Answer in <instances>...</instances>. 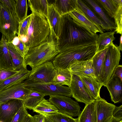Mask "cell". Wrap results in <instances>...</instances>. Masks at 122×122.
Masks as SVG:
<instances>
[{
	"label": "cell",
	"mask_w": 122,
	"mask_h": 122,
	"mask_svg": "<svg viewBox=\"0 0 122 122\" xmlns=\"http://www.w3.org/2000/svg\"><path fill=\"white\" fill-rule=\"evenodd\" d=\"M98 35L76 22L68 14H66L62 16L57 47L60 52L73 46L96 42Z\"/></svg>",
	"instance_id": "6da1fadb"
},
{
	"label": "cell",
	"mask_w": 122,
	"mask_h": 122,
	"mask_svg": "<svg viewBox=\"0 0 122 122\" xmlns=\"http://www.w3.org/2000/svg\"><path fill=\"white\" fill-rule=\"evenodd\" d=\"M97 52L96 42L74 46L59 53L52 62L57 70H62L76 61L92 60Z\"/></svg>",
	"instance_id": "7a4b0ae2"
},
{
	"label": "cell",
	"mask_w": 122,
	"mask_h": 122,
	"mask_svg": "<svg viewBox=\"0 0 122 122\" xmlns=\"http://www.w3.org/2000/svg\"><path fill=\"white\" fill-rule=\"evenodd\" d=\"M56 40L50 34L47 39L39 45L30 48L24 58L26 67L33 69L47 62L51 61L60 52L56 45Z\"/></svg>",
	"instance_id": "3957f363"
},
{
	"label": "cell",
	"mask_w": 122,
	"mask_h": 122,
	"mask_svg": "<svg viewBox=\"0 0 122 122\" xmlns=\"http://www.w3.org/2000/svg\"><path fill=\"white\" fill-rule=\"evenodd\" d=\"M31 13V20L26 35L27 41L24 44L29 49L45 41L50 33L47 19L37 12L32 11Z\"/></svg>",
	"instance_id": "277c9868"
},
{
	"label": "cell",
	"mask_w": 122,
	"mask_h": 122,
	"mask_svg": "<svg viewBox=\"0 0 122 122\" xmlns=\"http://www.w3.org/2000/svg\"><path fill=\"white\" fill-rule=\"evenodd\" d=\"M19 23L16 14L0 1V32L5 37L7 42L12 41L16 36Z\"/></svg>",
	"instance_id": "5b68a950"
},
{
	"label": "cell",
	"mask_w": 122,
	"mask_h": 122,
	"mask_svg": "<svg viewBox=\"0 0 122 122\" xmlns=\"http://www.w3.org/2000/svg\"><path fill=\"white\" fill-rule=\"evenodd\" d=\"M48 100L55 107L58 112L72 117L78 116L81 113L78 103L69 97L61 95H51Z\"/></svg>",
	"instance_id": "8992f818"
},
{
	"label": "cell",
	"mask_w": 122,
	"mask_h": 122,
	"mask_svg": "<svg viewBox=\"0 0 122 122\" xmlns=\"http://www.w3.org/2000/svg\"><path fill=\"white\" fill-rule=\"evenodd\" d=\"M57 71L51 61L47 62L32 69L26 80L33 83L52 82Z\"/></svg>",
	"instance_id": "52a82bcc"
},
{
	"label": "cell",
	"mask_w": 122,
	"mask_h": 122,
	"mask_svg": "<svg viewBox=\"0 0 122 122\" xmlns=\"http://www.w3.org/2000/svg\"><path fill=\"white\" fill-rule=\"evenodd\" d=\"M108 47L103 66V85L104 86L111 78L115 68L119 65L121 57L120 51L113 42Z\"/></svg>",
	"instance_id": "ba28073f"
},
{
	"label": "cell",
	"mask_w": 122,
	"mask_h": 122,
	"mask_svg": "<svg viewBox=\"0 0 122 122\" xmlns=\"http://www.w3.org/2000/svg\"><path fill=\"white\" fill-rule=\"evenodd\" d=\"M25 86L29 88L41 92L45 96L61 95L69 97L71 96L70 90L68 87L53 82L46 83H33L24 81Z\"/></svg>",
	"instance_id": "9c48e42d"
},
{
	"label": "cell",
	"mask_w": 122,
	"mask_h": 122,
	"mask_svg": "<svg viewBox=\"0 0 122 122\" xmlns=\"http://www.w3.org/2000/svg\"><path fill=\"white\" fill-rule=\"evenodd\" d=\"M70 88L71 96L77 101L85 105L94 101L82 81L80 77L72 74Z\"/></svg>",
	"instance_id": "30bf717a"
},
{
	"label": "cell",
	"mask_w": 122,
	"mask_h": 122,
	"mask_svg": "<svg viewBox=\"0 0 122 122\" xmlns=\"http://www.w3.org/2000/svg\"><path fill=\"white\" fill-rule=\"evenodd\" d=\"M24 81L0 92V103L12 99L24 101L26 99L30 89L25 86Z\"/></svg>",
	"instance_id": "8fae6325"
},
{
	"label": "cell",
	"mask_w": 122,
	"mask_h": 122,
	"mask_svg": "<svg viewBox=\"0 0 122 122\" xmlns=\"http://www.w3.org/2000/svg\"><path fill=\"white\" fill-rule=\"evenodd\" d=\"M23 105V100L17 99H11L0 103V122H11Z\"/></svg>",
	"instance_id": "7c38bea8"
},
{
	"label": "cell",
	"mask_w": 122,
	"mask_h": 122,
	"mask_svg": "<svg viewBox=\"0 0 122 122\" xmlns=\"http://www.w3.org/2000/svg\"><path fill=\"white\" fill-rule=\"evenodd\" d=\"M92 64V59L76 61L70 65L68 68L72 74L80 77L91 78L97 79L95 75Z\"/></svg>",
	"instance_id": "4fadbf2b"
},
{
	"label": "cell",
	"mask_w": 122,
	"mask_h": 122,
	"mask_svg": "<svg viewBox=\"0 0 122 122\" xmlns=\"http://www.w3.org/2000/svg\"><path fill=\"white\" fill-rule=\"evenodd\" d=\"M48 17L47 20L50 30V34L57 40L61 32L62 16L56 9L53 3L48 5Z\"/></svg>",
	"instance_id": "5bb4252c"
},
{
	"label": "cell",
	"mask_w": 122,
	"mask_h": 122,
	"mask_svg": "<svg viewBox=\"0 0 122 122\" xmlns=\"http://www.w3.org/2000/svg\"><path fill=\"white\" fill-rule=\"evenodd\" d=\"M115 106L107 102L100 97L95 101L97 122H107L112 116Z\"/></svg>",
	"instance_id": "9a60e30c"
},
{
	"label": "cell",
	"mask_w": 122,
	"mask_h": 122,
	"mask_svg": "<svg viewBox=\"0 0 122 122\" xmlns=\"http://www.w3.org/2000/svg\"><path fill=\"white\" fill-rule=\"evenodd\" d=\"M77 8L81 10L90 21L95 24L101 32L103 30H110L107 25L99 18L95 13L91 9L83 0H77Z\"/></svg>",
	"instance_id": "2e32d148"
},
{
	"label": "cell",
	"mask_w": 122,
	"mask_h": 122,
	"mask_svg": "<svg viewBox=\"0 0 122 122\" xmlns=\"http://www.w3.org/2000/svg\"><path fill=\"white\" fill-rule=\"evenodd\" d=\"M105 86L109 92L112 101L115 103L122 102V80L117 76H112Z\"/></svg>",
	"instance_id": "e0dca14e"
},
{
	"label": "cell",
	"mask_w": 122,
	"mask_h": 122,
	"mask_svg": "<svg viewBox=\"0 0 122 122\" xmlns=\"http://www.w3.org/2000/svg\"><path fill=\"white\" fill-rule=\"evenodd\" d=\"M108 47L97 52L92 59L95 75L97 80L102 85L104 61Z\"/></svg>",
	"instance_id": "ac0fdd59"
},
{
	"label": "cell",
	"mask_w": 122,
	"mask_h": 122,
	"mask_svg": "<svg viewBox=\"0 0 122 122\" xmlns=\"http://www.w3.org/2000/svg\"><path fill=\"white\" fill-rule=\"evenodd\" d=\"M6 38L2 35L0 41V69L14 70Z\"/></svg>",
	"instance_id": "d6986e66"
},
{
	"label": "cell",
	"mask_w": 122,
	"mask_h": 122,
	"mask_svg": "<svg viewBox=\"0 0 122 122\" xmlns=\"http://www.w3.org/2000/svg\"><path fill=\"white\" fill-rule=\"evenodd\" d=\"M68 14L75 22L92 32L95 34L102 33L98 27L77 8Z\"/></svg>",
	"instance_id": "ffe728a7"
},
{
	"label": "cell",
	"mask_w": 122,
	"mask_h": 122,
	"mask_svg": "<svg viewBox=\"0 0 122 122\" xmlns=\"http://www.w3.org/2000/svg\"><path fill=\"white\" fill-rule=\"evenodd\" d=\"M83 0L95 13L101 20L107 25L110 30H115L116 29V26L114 22L95 0Z\"/></svg>",
	"instance_id": "44dd1931"
},
{
	"label": "cell",
	"mask_w": 122,
	"mask_h": 122,
	"mask_svg": "<svg viewBox=\"0 0 122 122\" xmlns=\"http://www.w3.org/2000/svg\"><path fill=\"white\" fill-rule=\"evenodd\" d=\"M31 71L27 69L19 71L16 74L4 81H0V92L27 79Z\"/></svg>",
	"instance_id": "7402d4cb"
},
{
	"label": "cell",
	"mask_w": 122,
	"mask_h": 122,
	"mask_svg": "<svg viewBox=\"0 0 122 122\" xmlns=\"http://www.w3.org/2000/svg\"><path fill=\"white\" fill-rule=\"evenodd\" d=\"M80 77L88 92L94 99L96 100L100 97V91L102 87L103 86L102 83L95 79Z\"/></svg>",
	"instance_id": "603a6c76"
},
{
	"label": "cell",
	"mask_w": 122,
	"mask_h": 122,
	"mask_svg": "<svg viewBox=\"0 0 122 122\" xmlns=\"http://www.w3.org/2000/svg\"><path fill=\"white\" fill-rule=\"evenodd\" d=\"M95 101L85 105L77 118L78 122H97Z\"/></svg>",
	"instance_id": "cb8c5ba5"
},
{
	"label": "cell",
	"mask_w": 122,
	"mask_h": 122,
	"mask_svg": "<svg viewBox=\"0 0 122 122\" xmlns=\"http://www.w3.org/2000/svg\"><path fill=\"white\" fill-rule=\"evenodd\" d=\"M53 3L61 16L74 11L77 7V0H56Z\"/></svg>",
	"instance_id": "d4e9b609"
},
{
	"label": "cell",
	"mask_w": 122,
	"mask_h": 122,
	"mask_svg": "<svg viewBox=\"0 0 122 122\" xmlns=\"http://www.w3.org/2000/svg\"><path fill=\"white\" fill-rule=\"evenodd\" d=\"M7 44L14 70L19 71L26 69L24 64V58L18 52L11 41L7 42Z\"/></svg>",
	"instance_id": "484cf974"
},
{
	"label": "cell",
	"mask_w": 122,
	"mask_h": 122,
	"mask_svg": "<svg viewBox=\"0 0 122 122\" xmlns=\"http://www.w3.org/2000/svg\"><path fill=\"white\" fill-rule=\"evenodd\" d=\"M45 95L38 91L30 89L26 99L23 101L26 109L33 110L44 98Z\"/></svg>",
	"instance_id": "4316f807"
},
{
	"label": "cell",
	"mask_w": 122,
	"mask_h": 122,
	"mask_svg": "<svg viewBox=\"0 0 122 122\" xmlns=\"http://www.w3.org/2000/svg\"><path fill=\"white\" fill-rule=\"evenodd\" d=\"M115 31H107L100 34L98 35L96 42L97 52L103 50L113 43L115 39Z\"/></svg>",
	"instance_id": "83f0119b"
},
{
	"label": "cell",
	"mask_w": 122,
	"mask_h": 122,
	"mask_svg": "<svg viewBox=\"0 0 122 122\" xmlns=\"http://www.w3.org/2000/svg\"><path fill=\"white\" fill-rule=\"evenodd\" d=\"M33 110V112L41 114L45 117L58 112L55 107L48 100L44 98Z\"/></svg>",
	"instance_id": "f1b7e54d"
},
{
	"label": "cell",
	"mask_w": 122,
	"mask_h": 122,
	"mask_svg": "<svg viewBox=\"0 0 122 122\" xmlns=\"http://www.w3.org/2000/svg\"><path fill=\"white\" fill-rule=\"evenodd\" d=\"M49 4L47 0H28V5L31 11L38 12L46 19L48 17L47 7Z\"/></svg>",
	"instance_id": "f546056e"
},
{
	"label": "cell",
	"mask_w": 122,
	"mask_h": 122,
	"mask_svg": "<svg viewBox=\"0 0 122 122\" xmlns=\"http://www.w3.org/2000/svg\"><path fill=\"white\" fill-rule=\"evenodd\" d=\"M72 74L69 68L57 70L53 78L52 82L55 84L70 86Z\"/></svg>",
	"instance_id": "4dcf8cb0"
},
{
	"label": "cell",
	"mask_w": 122,
	"mask_h": 122,
	"mask_svg": "<svg viewBox=\"0 0 122 122\" xmlns=\"http://www.w3.org/2000/svg\"><path fill=\"white\" fill-rule=\"evenodd\" d=\"M111 18H114L118 6L113 0H95Z\"/></svg>",
	"instance_id": "1f68e13d"
},
{
	"label": "cell",
	"mask_w": 122,
	"mask_h": 122,
	"mask_svg": "<svg viewBox=\"0 0 122 122\" xmlns=\"http://www.w3.org/2000/svg\"><path fill=\"white\" fill-rule=\"evenodd\" d=\"M15 14L19 23L27 16L28 6L26 0H15Z\"/></svg>",
	"instance_id": "d6a6232c"
},
{
	"label": "cell",
	"mask_w": 122,
	"mask_h": 122,
	"mask_svg": "<svg viewBox=\"0 0 122 122\" xmlns=\"http://www.w3.org/2000/svg\"><path fill=\"white\" fill-rule=\"evenodd\" d=\"M32 14L27 16L22 21L19 23L18 30L17 36L27 35L28 29L30 23Z\"/></svg>",
	"instance_id": "836d02e7"
},
{
	"label": "cell",
	"mask_w": 122,
	"mask_h": 122,
	"mask_svg": "<svg viewBox=\"0 0 122 122\" xmlns=\"http://www.w3.org/2000/svg\"><path fill=\"white\" fill-rule=\"evenodd\" d=\"M46 117L53 122H78L77 118L75 119L59 112Z\"/></svg>",
	"instance_id": "e575fe53"
},
{
	"label": "cell",
	"mask_w": 122,
	"mask_h": 122,
	"mask_svg": "<svg viewBox=\"0 0 122 122\" xmlns=\"http://www.w3.org/2000/svg\"><path fill=\"white\" fill-rule=\"evenodd\" d=\"M122 5L118 6L114 18L115 23L116 26L114 30L117 34H122Z\"/></svg>",
	"instance_id": "d590c367"
},
{
	"label": "cell",
	"mask_w": 122,
	"mask_h": 122,
	"mask_svg": "<svg viewBox=\"0 0 122 122\" xmlns=\"http://www.w3.org/2000/svg\"><path fill=\"white\" fill-rule=\"evenodd\" d=\"M18 52L24 58L29 49L27 48L19 37L16 36L11 41Z\"/></svg>",
	"instance_id": "8d00e7d4"
},
{
	"label": "cell",
	"mask_w": 122,
	"mask_h": 122,
	"mask_svg": "<svg viewBox=\"0 0 122 122\" xmlns=\"http://www.w3.org/2000/svg\"><path fill=\"white\" fill-rule=\"evenodd\" d=\"M28 114L26 109L24 105L17 112L11 122H23Z\"/></svg>",
	"instance_id": "74e56055"
},
{
	"label": "cell",
	"mask_w": 122,
	"mask_h": 122,
	"mask_svg": "<svg viewBox=\"0 0 122 122\" xmlns=\"http://www.w3.org/2000/svg\"><path fill=\"white\" fill-rule=\"evenodd\" d=\"M19 71L15 70L0 69V81L8 78L16 74Z\"/></svg>",
	"instance_id": "f35d334b"
},
{
	"label": "cell",
	"mask_w": 122,
	"mask_h": 122,
	"mask_svg": "<svg viewBox=\"0 0 122 122\" xmlns=\"http://www.w3.org/2000/svg\"><path fill=\"white\" fill-rule=\"evenodd\" d=\"M12 12L15 14L16 2L15 0H0Z\"/></svg>",
	"instance_id": "ab89813d"
},
{
	"label": "cell",
	"mask_w": 122,
	"mask_h": 122,
	"mask_svg": "<svg viewBox=\"0 0 122 122\" xmlns=\"http://www.w3.org/2000/svg\"><path fill=\"white\" fill-rule=\"evenodd\" d=\"M112 116L117 119L122 121V105L119 107L115 106L112 113Z\"/></svg>",
	"instance_id": "60d3db41"
},
{
	"label": "cell",
	"mask_w": 122,
	"mask_h": 122,
	"mask_svg": "<svg viewBox=\"0 0 122 122\" xmlns=\"http://www.w3.org/2000/svg\"><path fill=\"white\" fill-rule=\"evenodd\" d=\"M112 76H114L119 78L122 80V66L118 65L115 68Z\"/></svg>",
	"instance_id": "b9f144b4"
},
{
	"label": "cell",
	"mask_w": 122,
	"mask_h": 122,
	"mask_svg": "<svg viewBox=\"0 0 122 122\" xmlns=\"http://www.w3.org/2000/svg\"><path fill=\"white\" fill-rule=\"evenodd\" d=\"M45 117L44 116L41 114L35 115L32 116V122H44Z\"/></svg>",
	"instance_id": "7bdbcfd3"
},
{
	"label": "cell",
	"mask_w": 122,
	"mask_h": 122,
	"mask_svg": "<svg viewBox=\"0 0 122 122\" xmlns=\"http://www.w3.org/2000/svg\"><path fill=\"white\" fill-rule=\"evenodd\" d=\"M32 116L28 114L26 117L23 122H32Z\"/></svg>",
	"instance_id": "ee69618b"
},
{
	"label": "cell",
	"mask_w": 122,
	"mask_h": 122,
	"mask_svg": "<svg viewBox=\"0 0 122 122\" xmlns=\"http://www.w3.org/2000/svg\"><path fill=\"white\" fill-rule=\"evenodd\" d=\"M119 50L120 51H122V35H121L120 37L119 45L117 46Z\"/></svg>",
	"instance_id": "f6af8a7d"
},
{
	"label": "cell",
	"mask_w": 122,
	"mask_h": 122,
	"mask_svg": "<svg viewBox=\"0 0 122 122\" xmlns=\"http://www.w3.org/2000/svg\"><path fill=\"white\" fill-rule=\"evenodd\" d=\"M120 122V121L117 119L112 116L109 119L107 122Z\"/></svg>",
	"instance_id": "bcb514c9"
},
{
	"label": "cell",
	"mask_w": 122,
	"mask_h": 122,
	"mask_svg": "<svg viewBox=\"0 0 122 122\" xmlns=\"http://www.w3.org/2000/svg\"><path fill=\"white\" fill-rule=\"evenodd\" d=\"M114 2L118 6L122 5V0H113Z\"/></svg>",
	"instance_id": "7dc6e473"
},
{
	"label": "cell",
	"mask_w": 122,
	"mask_h": 122,
	"mask_svg": "<svg viewBox=\"0 0 122 122\" xmlns=\"http://www.w3.org/2000/svg\"><path fill=\"white\" fill-rule=\"evenodd\" d=\"M44 122H53L47 117H45Z\"/></svg>",
	"instance_id": "c3c4849f"
},
{
	"label": "cell",
	"mask_w": 122,
	"mask_h": 122,
	"mask_svg": "<svg viewBox=\"0 0 122 122\" xmlns=\"http://www.w3.org/2000/svg\"><path fill=\"white\" fill-rule=\"evenodd\" d=\"M120 122H122V121H121Z\"/></svg>",
	"instance_id": "681fc988"
}]
</instances>
